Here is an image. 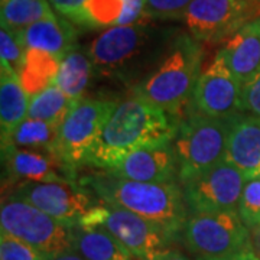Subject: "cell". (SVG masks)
Returning <instances> with one entry per match:
<instances>
[{"instance_id":"277c9868","label":"cell","mask_w":260,"mask_h":260,"mask_svg":"<svg viewBox=\"0 0 260 260\" xmlns=\"http://www.w3.org/2000/svg\"><path fill=\"white\" fill-rule=\"evenodd\" d=\"M159 45H162L160 34L145 20L107 28L85 51L93 62L94 75L123 80L142 70Z\"/></svg>"},{"instance_id":"30bf717a","label":"cell","mask_w":260,"mask_h":260,"mask_svg":"<svg viewBox=\"0 0 260 260\" xmlns=\"http://www.w3.org/2000/svg\"><path fill=\"white\" fill-rule=\"evenodd\" d=\"M246 177L225 159L182 182V194L191 214L237 211Z\"/></svg>"},{"instance_id":"e575fe53","label":"cell","mask_w":260,"mask_h":260,"mask_svg":"<svg viewBox=\"0 0 260 260\" xmlns=\"http://www.w3.org/2000/svg\"><path fill=\"white\" fill-rule=\"evenodd\" d=\"M47 260H85L81 256L78 254L75 250H68L62 251V253H56V254H49L47 256Z\"/></svg>"},{"instance_id":"7402d4cb","label":"cell","mask_w":260,"mask_h":260,"mask_svg":"<svg viewBox=\"0 0 260 260\" xmlns=\"http://www.w3.org/2000/svg\"><path fill=\"white\" fill-rule=\"evenodd\" d=\"M59 61L61 59L58 56L49 52L35 48H26L25 61L18 75L28 97L41 93L51 84L55 83Z\"/></svg>"},{"instance_id":"7a4b0ae2","label":"cell","mask_w":260,"mask_h":260,"mask_svg":"<svg viewBox=\"0 0 260 260\" xmlns=\"http://www.w3.org/2000/svg\"><path fill=\"white\" fill-rule=\"evenodd\" d=\"M100 201L119 205L159 225L171 240L182 234L188 218L182 186L177 182H139L109 172L88 175L81 181Z\"/></svg>"},{"instance_id":"f1b7e54d","label":"cell","mask_w":260,"mask_h":260,"mask_svg":"<svg viewBox=\"0 0 260 260\" xmlns=\"http://www.w3.org/2000/svg\"><path fill=\"white\" fill-rule=\"evenodd\" d=\"M0 260H47V254L19 240L9 233H0Z\"/></svg>"},{"instance_id":"7c38bea8","label":"cell","mask_w":260,"mask_h":260,"mask_svg":"<svg viewBox=\"0 0 260 260\" xmlns=\"http://www.w3.org/2000/svg\"><path fill=\"white\" fill-rule=\"evenodd\" d=\"M15 197L23 198L41 211L70 227L80 224L95 203L91 192L75 181H49L18 184Z\"/></svg>"},{"instance_id":"484cf974","label":"cell","mask_w":260,"mask_h":260,"mask_svg":"<svg viewBox=\"0 0 260 260\" xmlns=\"http://www.w3.org/2000/svg\"><path fill=\"white\" fill-rule=\"evenodd\" d=\"M124 12V0H87L75 26L87 29L117 26Z\"/></svg>"},{"instance_id":"1f68e13d","label":"cell","mask_w":260,"mask_h":260,"mask_svg":"<svg viewBox=\"0 0 260 260\" xmlns=\"http://www.w3.org/2000/svg\"><path fill=\"white\" fill-rule=\"evenodd\" d=\"M148 15V3L146 0H124V12L117 26L133 25L145 20H150Z\"/></svg>"},{"instance_id":"9a60e30c","label":"cell","mask_w":260,"mask_h":260,"mask_svg":"<svg viewBox=\"0 0 260 260\" xmlns=\"http://www.w3.org/2000/svg\"><path fill=\"white\" fill-rule=\"evenodd\" d=\"M106 172L139 182H177V156L172 143L142 148L124 155Z\"/></svg>"},{"instance_id":"5bb4252c","label":"cell","mask_w":260,"mask_h":260,"mask_svg":"<svg viewBox=\"0 0 260 260\" xmlns=\"http://www.w3.org/2000/svg\"><path fill=\"white\" fill-rule=\"evenodd\" d=\"M6 172L15 184L75 181V169L64 164L58 155L39 149L2 146Z\"/></svg>"},{"instance_id":"f546056e","label":"cell","mask_w":260,"mask_h":260,"mask_svg":"<svg viewBox=\"0 0 260 260\" xmlns=\"http://www.w3.org/2000/svg\"><path fill=\"white\" fill-rule=\"evenodd\" d=\"M192 0H146L148 15L152 19H182Z\"/></svg>"},{"instance_id":"44dd1931","label":"cell","mask_w":260,"mask_h":260,"mask_svg":"<svg viewBox=\"0 0 260 260\" xmlns=\"http://www.w3.org/2000/svg\"><path fill=\"white\" fill-rule=\"evenodd\" d=\"M94 75V67L87 51L74 47L59 61L55 84L73 103L84 99V91Z\"/></svg>"},{"instance_id":"d6986e66","label":"cell","mask_w":260,"mask_h":260,"mask_svg":"<svg viewBox=\"0 0 260 260\" xmlns=\"http://www.w3.org/2000/svg\"><path fill=\"white\" fill-rule=\"evenodd\" d=\"M29 97L19 75L9 65L0 64V130L2 142L9 138L28 117Z\"/></svg>"},{"instance_id":"ffe728a7","label":"cell","mask_w":260,"mask_h":260,"mask_svg":"<svg viewBox=\"0 0 260 260\" xmlns=\"http://www.w3.org/2000/svg\"><path fill=\"white\" fill-rule=\"evenodd\" d=\"M73 250L85 260H130V251L113 234L99 225L71 227Z\"/></svg>"},{"instance_id":"cb8c5ba5","label":"cell","mask_w":260,"mask_h":260,"mask_svg":"<svg viewBox=\"0 0 260 260\" xmlns=\"http://www.w3.org/2000/svg\"><path fill=\"white\" fill-rule=\"evenodd\" d=\"M54 12L49 0H5L0 10L2 26L22 32Z\"/></svg>"},{"instance_id":"8992f818","label":"cell","mask_w":260,"mask_h":260,"mask_svg":"<svg viewBox=\"0 0 260 260\" xmlns=\"http://www.w3.org/2000/svg\"><path fill=\"white\" fill-rule=\"evenodd\" d=\"M80 224L106 229L130 251L132 256L140 260H155L169 251L171 239L159 225L123 207L106 201H99Z\"/></svg>"},{"instance_id":"603a6c76","label":"cell","mask_w":260,"mask_h":260,"mask_svg":"<svg viewBox=\"0 0 260 260\" xmlns=\"http://www.w3.org/2000/svg\"><path fill=\"white\" fill-rule=\"evenodd\" d=\"M58 129L47 121L26 117L19 124L2 146H15L20 149H39L55 153V145L58 139Z\"/></svg>"},{"instance_id":"5b68a950","label":"cell","mask_w":260,"mask_h":260,"mask_svg":"<svg viewBox=\"0 0 260 260\" xmlns=\"http://www.w3.org/2000/svg\"><path fill=\"white\" fill-rule=\"evenodd\" d=\"M233 117L217 119L194 112L178 121L172 146L181 184L225 159Z\"/></svg>"},{"instance_id":"4dcf8cb0","label":"cell","mask_w":260,"mask_h":260,"mask_svg":"<svg viewBox=\"0 0 260 260\" xmlns=\"http://www.w3.org/2000/svg\"><path fill=\"white\" fill-rule=\"evenodd\" d=\"M242 112L260 119V70L243 85Z\"/></svg>"},{"instance_id":"83f0119b","label":"cell","mask_w":260,"mask_h":260,"mask_svg":"<svg viewBox=\"0 0 260 260\" xmlns=\"http://www.w3.org/2000/svg\"><path fill=\"white\" fill-rule=\"evenodd\" d=\"M237 214L249 230L260 224V178L246 181L237 205Z\"/></svg>"},{"instance_id":"d6a6232c","label":"cell","mask_w":260,"mask_h":260,"mask_svg":"<svg viewBox=\"0 0 260 260\" xmlns=\"http://www.w3.org/2000/svg\"><path fill=\"white\" fill-rule=\"evenodd\" d=\"M52 9L55 10L58 15H61L62 18L68 19L71 23L77 22V19L81 13L84 3L87 0H49Z\"/></svg>"},{"instance_id":"d590c367","label":"cell","mask_w":260,"mask_h":260,"mask_svg":"<svg viewBox=\"0 0 260 260\" xmlns=\"http://www.w3.org/2000/svg\"><path fill=\"white\" fill-rule=\"evenodd\" d=\"M251 234V247L254 253L260 257V224L250 230Z\"/></svg>"},{"instance_id":"8fae6325","label":"cell","mask_w":260,"mask_h":260,"mask_svg":"<svg viewBox=\"0 0 260 260\" xmlns=\"http://www.w3.org/2000/svg\"><path fill=\"white\" fill-rule=\"evenodd\" d=\"M254 3L256 0H192L182 20L198 42L218 44L250 22Z\"/></svg>"},{"instance_id":"ac0fdd59","label":"cell","mask_w":260,"mask_h":260,"mask_svg":"<svg viewBox=\"0 0 260 260\" xmlns=\"http://www.w3.org/2000/svg\"><path fill=\"white\" fill-rule=\"evenodd\" d=\"M26 48H35L58 56L59 59L77 47V32L74 23L55 12L41 19L20 32Z\"/></svg>"},{"instance_id":"52a82bcc","label":"cell","mask_w":260,"mask_h":260,"mask_svg":"<svg viewBox=\"0 0 260 260\" xmlns=\"http://www.w3.org/2000/svg\"><path fill=\"white\" fill-rule=\"evenodd\" d=\"M182 239L200 259L223 257L253 249L250 230L237 211L191 214L184 225Z\"/></svg>"},{"instance_id":"e0dca14e","label":"cell","mask_w":260,"mask_h":260,"mask_svg":"<svg viewBox=\"0 0 260 260\" xmlns=\"http://www.w3.org/2000/svg\"><path fill=\"white\" fill-rule=\"evenodd\" d=\"M234 77L244 85L260 70V19H251L218 51Z\"/></svg>"},{"instance_id":"836d02e7","label":"cell","mask_w":260,"mask_h":260,"mask_svg":"<svg viewBox=\"0 0 260 260\" xmlns=\"http://www.w3.org/2000/svg\"><path fill=\"white\" fill-rule=\"evenodd\" d=\"M198 260H260V257L254 253L253 249L250 250L242 251V253H236L230 256H223V257H214V259H198Z\"/></svg>"},{"instance_id":"3957f363","label":"cell","mask_w":260,"mask_h":260,"mask_svg":"<svg viewBox=\"0 0 260 260\" xmlns=\"http://www.w3.org/2000/svg\"><path fill=\"white\" fill-rule=\"evenodd\" d=\"M203 61L201 44L191 35H179L168 47L156 70L135 87V97L162 109L177 121L178 113L192 100Z\"/></svg>"},{"instance_id":"74e56055","label":"cell","mask_w":260,"mask_h":260,"mask_svg":"<svg viewBox=\"0 0 260 260\" xmlns=\"http://www.w3.org/2000/svg\"><path fill=\"white\" fill-rule=\"evenodd\" d=\"M3 2H5V0H2V3H3Z\"/></svg>"},{"instance_id":"d4e9b609","label":"cell","mask_w":260,"mask_h":260,"mask_svg":"<svg viewBox=\"0 0 260 260\" xmlns=\"http://www.w3.org/2000/svg\"><path fill=\"white\" fill-rule=\"evenodd\" d=\"M71 106L73 102L54 83L41 93L29 97L28 117L47 121L49 124L59 127Z\"/></svg>"},{"instance_id":"2e32d148","label":"cell","mask_w":260,"mask_h":260,"mask_svg":"<svg viewBox=\"0 0 260 260\" xmlns=\"http://www.w3.org/2000/svg\"><path fill=\"white\" fill-rule=\"evenodd\" d=\"M225 160L236 167L247 181L260 178V119L250 114L233 117L227 139Z\"/></svg>"},{"instance_id":"6da1fadb","label":"cell","mask_w":260,"mask_h":260,"mask_svg":"<svg viewBox=\"0 0 260 260\" xmlns=\"http://www.w3.org/2000/svg\"><path fill=\"white\" fill-rule=\"evenodd\" d=\"M177 121L167 112L138 97L117 104L85 165L107 171L133 150L172 143Z\"/></svg>"},{"instance_id":"9c48e42d","label":"cell","mask_w":260,"mask_h":260,"mask_svg":"<svg viewBox=\"0 0 260 260\" xmlns=\"http://www.w3.org/2000/svg\"><path fill=\"white\" fill-rule=\"evenodd\" d=\"M117 107L113 100L81 99L73 103L58 129L55 153L70 168L85 165L90 152L110 114Z\"/></svg>"},{"instance_id":"ba28073f","label":"cell","mask_w":260,"mask_h":260,"mask_svg":"<svg viewBox=\"0 0 260 260\" xmlns=\"http://www.w3.org/2000/svg\"><path fill=\"white\" fill-rule=\"evenodd\" d=\"M0 227L44 254L73 250L71 227L41 211L38 207L9 195L0 208Z\"/></svg>"},{"instance_id":"8d00e7d4","label":"cell","mask_w":260,"mask_h":260,"mask_svg":"<svg viewBox=\"0 0 260 260\" xmlns=\"http://www.w3.org/2000/svg\"><path fill=\"white\" fill-rule=\"evenodd\" d=\"M155 260H191L189 257H186L185 254L179 253V251H172L169 250L164 254H160L159 257H156Z\"/></svg>"},{"instance_id":"4316f807","label":"cell","mask_w":260,"mask_h":260,"mask_svg":"<svg viewBox=\"0 0 260 260\" xmlns=\"http://www.w3.org/2000/svg\"><path fill=\"white\" fill-rule=\"evenodd\" d=\"M26 47L20 32L2 26L0 29V64L9 65L13 71L19 74L25 61Z\"/></svg>"},{"instance_id":"4fadbf2b","label":"cell","mask_w":260,"mask_h":260,"mask_svg":"<svg viewBox=\"0 0 260 260\" xmlns=\"http://www.w3.org/2000/svg\"><path fill=\"white\" fill-rule=\"evenodd\" d=\"M242 90L243 84L217 52L195 84L191 103L195 112L204 116L229 119L243 113Z\"/></svg>"}]
</instances>
